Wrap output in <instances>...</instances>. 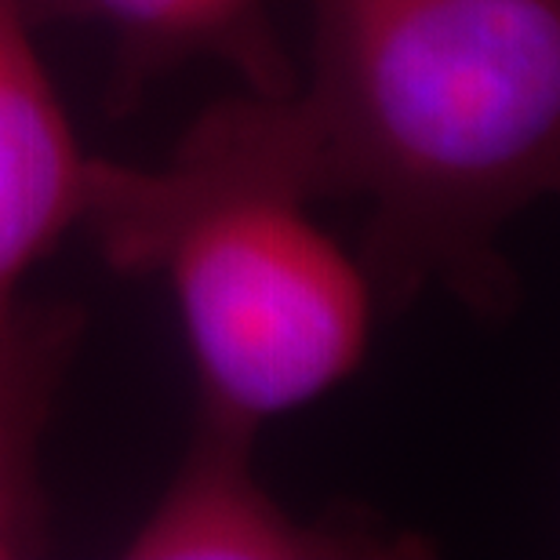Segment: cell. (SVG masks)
Returning <instances> with one entry per match:
<instances>
[{
  "instance_id": "obj_4",
  "label": "cell",
  "mask_w": 560,
  "mask_h": 560,
  "mask_svg": "<svg viewBox=\"0 0 560 560\" xmlns=\"http://www.w3.org/2000/svg\"><path fill=\"white\" fill-rule=\"evenodd\" d=\"M259 425L197 408L194 436L164 495L131 532L128 560H383L425 557V542L368 517L302 521L255 474Z\"/></svg>"
},
{
  "instance_id": "obj_3",
  "label": "cell",
  "mask_w": 560,
  "mask_h": 560,
  "mask_svg": "<svg viewBox=\"0 0 560 560\" xmlns=\"http://www.w3.org/2000/svg\"><path fill=\"white\" fill-rule=\"evenodd\" d=\"M92 167L26 11L0 0V444L19 452L40 455L81 339L77 310L30 306L22 284L81 226Z\"/></svg>"
},
{
  "instance_id": "obj_5",
  "label": "cell",
  "mask_w": 560,
  "mask_h": 560,
  "mask_svg": "<svg viewBox=\"0 0 560 560\" xmlns=\"http://www.w3.org/2000/svg\"><path fill=\"white\" fill-rule=\"evenodd\" d=\"M30 26H103L117 44V106H136L164 70L211 59L230 66L252 95L299 84L266 0H19Z\"/></svg>"
},
{
  "instance_id": "obj_2",
  "label": "cell",
  "mask_w": 560,
  "mask_h": 560,
  "mask_svg": "<svg viewBox=\"0 0 560 560\" xmlns=\"http://www.w3.org/2000/svg\"><path fill=\"white\" fill-rule=\"evenodd\" d=\"M81 226L120 273L164 277L197 368V408L262 430L357 375L378 295L310 200L183 139L164 167L95 156Z\"/></svg>"
},
{
  "instance_id": "obj_1",
  "label": "cell",
  "mask_w": 560,
  "mask_h": 560,
  "mask_svg": "<svg viewBox=\"0 0 560 560\" xmlns=\"http://www.w3.org/2000/svg\"><path fill=\"white\" fill-rule=\"evenodd\" d=\"M310 81L183 139L306 197L361 200L378 310L444 291L510 317L502 233L560 183V0H310Z\"/></svg>"
},
{
  "instance_id": "obj_6",
  "label": "cell",
  "mask_w": 560,
  "mask_h": 560,
  "mask_svg": "<svg viewBox=\"0 0 560 560\" xmlns=\"http://www.w3.org/2000/svg\"><path fill=\"white\" fill-rule=\"evenodd\" d=\"M48 546V502L37 452L0 444V560L37 557Z\"/></svg>"
}]
</instances>
